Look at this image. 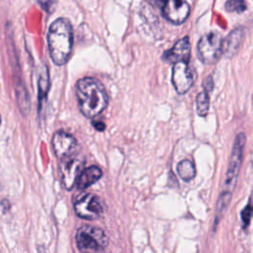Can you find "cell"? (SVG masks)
<instances>
[{
    "mask_svg": "<svg viewBox=\"0 0 253 253\" xmlns=\"http://www.w3.org/2000/svg\"><path fill=\"white\" fill-rule=\"evenodd\" d=\"M76 97L79 109L86 118L98 116L108 106V95L104 85L93 77L78 80Z\"/></svg>",
    "mask_w": 253,
    "mask_h": 253,
    "instance_id": "1",
    "label": "cell"
},
{
    "mask_svg": "<svg viewBox=\"0 0 253 253\" xmlns=\"http://www.w3.org/2000/svg\"><path fill=\"white\" fill-rule=\"evenodd\" d=\"M245 141H246V135L244 132H239L234 139V143H233V147H232V151H231V155L228 163V168L225 173L224 181L221 187V192L216 204L215 224L220 219L228 204L230 203L232 193L235 189V184L237 181L239 170L241 167Z\"/></svg>",
    "mask_w": 253,
    "mask_h": 253,
    "instance_id": "2",
    "label": "cell"
},
{
    "mask_svg": "<svg viewBox=\"0 0 253 253\" xmlns=\"http://www.w3.org/2000/svg\"><path fill=\"white\" fill-rule=\"evenodd\" d=\"M49 54L56 65H63L69 59L73 45V31L67 19H56L47 34Z\"/></svg>",
    "mask_w": 253,
    "mask_h": 253,
    "instance_id": "3",
    "label": "cell"
},
{
    "mask_svg": "<svg viewBox=\"0 0 253 253\" xmlns=\"http://www.w3.org/2000/svg\"><path fill=\"white\" fill-rule=\"evenodd\" d=\"M76 244L82 253H97L108 245V237L99 227L83 225L76 232Z\"/></svg>",
    "mask_w": 253,
    "mask_h": 253,
    "instance_id": "4",
    "label": "cell"
},
{
    "mask_svg": "<svg viewBox=\"0 0 253 253\" xmlns=\"http://www.w3.org/2000/svg\"><path fill=\"white\" fill-rule=\"evenodd\" d=\"M222 37L218 32H210L201 38L198 43V53L201 60L207 64L214 63L222 52Z\"/></svg>",
    "mask_w": 253,
    "mask_h": 253,
    "instance_id": "5",
    "label": "cell"
},
{
    "mask_svg": "<svg viewBox=\"0 0 253 253\" xmlns=\"http://www.w3.org/2000/svg\"><path fill=\"white\" fill-rule=\"evenodd\" d=\"M76 214L85 219H96L103 213V207L99 198L91 193H82L74 199Z\"/></svg>",
    "mask_w": 253,
    "mask_h": 253,
    "instance_id": "6",
    "label": "cell"
},
{
    "mask_svg": "<svg viewBox=\"0 0 253 253\" xmlns=\"http://www.w3.org/2000/svg\"><path fill=\"white\" fill-rule=\"evenodd\" d=\"M195 81L194 71L189 67L188 62L178 61L172 69V83L179 94H185L193 86Z\"/></svg>",
    "mask_w": 253,
    "mask_h": 253,
    "instance_id": "7",
    "label": "cell"
},
{
    "mask_svg": "<svg viewBox=\"0 0 253 253\" xmlns=\"http://www.w3.org/2000/svg\"><path fill=\"white\" fill-rule=\"evenodd\" d=\"M51 144L56 156L60 160L73 157L78 150L77 140L65 131H56L53 134Z\"/></svg>",
    "mask_w": 253,
    "mask_h": 253,
    "instance_id": "8",
    "label": "cell"
},
{
    "mask_svg": "<svg viewBox=\"0 0 253 253\" xmlns=\"http://www.w3.org/2000/svg\"><path fill=\"white\" fill-rule=\"evenodd\" d=\"M59 168L63 187L66 190H71L83 171V162L74 157H70L61 160Z\"/></svg>",
    "mask_w": 253,
    "mask_h": 253,
    "instance_id": "9",
    "label": "cell"
},
{
    "mask_svg": "<svg viewBox=\"0 0 253 253\" xmlns=\"http://www.w3.org/2000/svg\"><path fill=\"white\" fill-rule=\"evenodd\" d=\"M190 52H191V44L189 37H184L183 39L179 40L171 49L167 50L163 54V59L176 63L178 61H186L188 62L190 59Z\"/></svg>",
    "mask_w": 253,
    "mask_h": 253,
    "instance_id": "10",
    "label": "cell"
},
{
    "mask_svg": "<svg viewBox=\"0 0 253 253\" xmlns=\"http://www.w3.org/2000/svg\"><path fill=\"white\" fill-rule=\"evenodd\" d=\"M243 30L241 28L233 30L222 42V52L226 56H233L238 50L243 39Z\"/></svg>",
    "mask_w": 253,
    "mask_h": 253,
    "instance_id": "11",
    "label": "cell"
},
{
    "mask_svg": "<svg viewBox=\"0 0 253 253\" xmlns=\"http://www.w3.org/2000/svg\"><path fill=\"white\" fill-rule=\"evenodd\" d=\"M102 176L103 172L98 166H90L81 172L76 183L77 188L79 190H84L96 183Z\"/></svg>",
    "mask_w": 253,
    "mask_h": 253,
    "instance_id": "12",
    "label": "cell"
},
{
    "mask_svg": "<svg viewBox=\"0 0 253 253\" xmlns=\"http://www.w3.org/2000/svg\"><path fill=\"white\" fill-rule=\"evenodd\" d=\"M177 173L180 178L185 182L193 180L196 176V168L194 163L189 159H184L180 161L177 165Z\"/></svg>",
    "mask_w": 253,
    "mask_h": 253,
    "instance_id": "13",
    "label": "cell"
},
{
    "mask_svg": "<svg viewBox=\"0 0 253 253\" xmlns=\"http://www.w3.org/2000/svg\"><path fill=\"white\" fill-rule=\"evenodd\" d=\"M197 104V113L200 117H206L210 109V96L209 92L204 90L200 92L196 99Z\"/></svg>",
    "mask_w": 253,
    "mask_h": 253,
    "instance_id": "14",
    "label": "cell"
},
{
    "mask_svg": "<svg viewBox=\"0 0 253 253\" xmlns=\"http://www.w3.org/2000/svg\"><path fill=\"white\" fill-rule=\"evenodd\" d=\"M48 74L47 70L45 69L44 72L42 73L40 80H39V102H40V108H42V104L43 100L46 97V93L48 90Z\"/></svg>",
    "mask_w": 253,
    "mask_h": 253,
    "instance_id": "15",
    "label": "cell"
},
{
    "mask_svg": "<svg viewBox=\"0 0 253 253\" xmlns=\"http://www.w3.org/2000/svg\"><path fill=\"white\" fill-rule=\"evenodd\" d=\"M225 9L228 12H237L241 13L245 11L246 4L244 0H228L225 3Z\"/></svg>",
    "mask_w": 253,
    "mask_h": 253,
    "instance_id": "16",
    "label": "cell"
},
{
    "mask_svg": "<svg viewBox=\"0 0 253 253\" xmlns=\"http://www.w3.org/2000/svg\"><path fill=\"white\" fill-rule=\"evenodd\" d=\"M253 215V207L251 205H247L241 211V219H242V222H243V226L244 227H247L249 222H250V219Z\"/></svg>",
    "mask_w": 253,
    "mask_h": 253,
    "instance_id": "17",
    "label": "cell"
},
{
    "mask_svg": "<svg viewBox=\"0 0 253 253\" xmlns=\"http://www.w3.org/2000/svg\"><path fill=\"white\" fill-rule=\"evenodd\" d=\"M37 1L41 5V7L47 12H50L54 7V4L56 3V0H37Z\"/></svg>",
    "mask_w": 253,
    "mask_h": 253,
    "instance_id": "18",
    "label": "cell"
},
{
    "mask_svg": "<svg viewBox=\"0 0 253 253\" xmlns=\"http://www.w3.org/2000/svg\"><path fill=\"white\" fill-rule=\"evenodd\" d=\"M204 87H205V90L210 92L212 90V87H213V82L211 80V77L209 76L205 81H204Z\"/></svg>",
    "mask_w": 253,
    "mask_h": 253,
    "instance_id": "19",
    "label": "cell"
},
{
    "mask_svg": "<svg viewBox=\"0 0 253 253\" xmlns=\"http://www.w3.org/2000/svg\"><path fill=\"white\" fill-rule=\"evenodd\" d=\"M93 126L98 130V131H103L106 128V125L103 122H93Z\"/></svg>",
    "mask_w": 253,
    "mask_h": 253,
    "instance_id": "20",
    "label": "cell"
},
{
    "mask_svg": "<svg viewBox=\"0 0 253 253\" xmlns=\"http://www.w3.org/2000/svg\"><path fill=\"white\" fill-rule=\"evenodd\" d=\"M0 125H1V116H0Z\"/></svg>",
    "mask_w": 253,
    "mask_h": 253,
    "instance_id": "21",
    "label": "cell"
}]
</instances>
